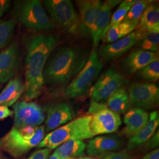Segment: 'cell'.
Segmentation results:
<instances>
[{
    "label": "cell",
    "mask_w": 159,
    "mask_h": 159,
    "mask_svg": "<svg viewBox=\"0 0 159 159\" xmlns=\"http://www.w3.org/2000/svg\"><path fill=\"white\" fill-rule=\"evenodd\" d=\"M58 43L57 37L40 34L27 44L24 97L26 102L38 98L44 84V70L47 60Z\"/></svg>",
    "instance_id": "cell-1"
},
{
    "label": "cell",
    "mask_w": 159,
    "mask_h": 159,
    "mask_svg": "<svg viewBox=\"0 0 159 159\" xmlns=\"http://www.w3.org/2000/svg\"><path fill=\"white\" fill-rule=\"evenodd\" d=\"M87 55L81 49L66 47L52 58L44 70V82L57 85L78 74L87 61Z\"/></svg>",
    "instance_id": "cell-2"
},
{
    "label": "cell",
    "mask_w": 159,
    "mask_h": 159,
    "mask_svg": "<svg viewBox=\"0 0 159 159\" xmlns=\"http://www.w3.org/2000/svg\"><path fill=\"white\" fill-rule=\"evenodd\" d=\"M91 116H83L51 131L43 138L38 148L54 149L70 140H83L94 136L90 129Z\"/></svg>",
    "instance_id": "cell-3"
},
{
    "label": "cell",
    "mask_w": 159,
    "mask_h": 159,
    "mask_svg": "<svg viewBox=\"0 0 159 159\" xmlns=\"http://www.w3.org/2000/svg\"><path fill=\"white\" fill-rule=\"evenodd\" d=\"M102 67L97 51L93 50L84 67L66 88L64 92L65 96L74 98L85 94L99 75Z\"/></svg>",
    "instance_id": "cell-4"
},
{
    "label": "cell",
    "mask_w": 159,
    "mask_h": 159,
    "mask_svg": "<svg viewBox=\"0 0 159 159\" xmlns=\"http://www.w3.org/2000/svg\"><path fill=\"white\" fill-rule=\"evenodd\" d=\"M44 4L54 23L70 34L80 31V18L70 0H46Z\"/></svg>",
    "instance_id": "cell-5"
},
{
    "label": "cell",
    "mask_w": 159,
    "mask_h": 159,
    "mask_svg": "<svg viewBox=\"0 0 159 159\" xmlns=\"http://www.w3.org/2000/svg\"><path fill=\"white\" fill-rule=\"evenodd\" d=\"M45 126L37 127L31 139H27L13 127L4 137L2 139V149L14 157H18L27 153L29 150L38 146L44 137Z\"/></svg>",
    "instance_id": "cell-6"
},
{
    "label": "cell",
    "mask_w": 159,
    "mask_h": 159,
    "mask_svg": "<svg viewBox=\"0 0 159 159\" xmlns=\"http://www.w3.org/2000/svg\"><path fill=\"white\" fill-rule=\"evenodd\" d=\"M18 18L19 21L30 30L43 31L54 29L53 23L38 0L24 1L18 9Z\"/></svg>",
    "instance_id": "cell-7"
},
{
    "label": "cell",
    "mask_w": 159,
    "mask_h": 159,
    "mask_svg": "<svg viewBox=\"0 0 159 159\" xmlns=\"http://www.w3.org/2000/svg\"><path fill=\"white\" fill-rule=\"evenodd\" d=\"M14 127L20 129L26 126L37 127L46 119L43 109L36 102L21 101L13 106Z\"/></svg>",
    "instance_id": "cell-8"
},
{
    "label": "cell",
    "mask_w": 159,
    "mask_h": 159,
    "mask_svg": "<svg viewBox=\"0 0 159 159\" xmlns=\"http://www.w3.org/2000/svg\"><path fill=\"white\" fill-rule=\"evenodd\" d=\"M131 104L137 108L150 110L156 107L159 102V89L153 83H134L129 89Z\"/></svg>",
    "instance_id": "cell-9"
},
{
    "label": "cell",
    "mask_w": 159,
    "mask_h": 159,
    "mask_svg": "<svg viewBox=\"0 0 159 159\" xmlns=\"http://www.w3.org/2000/svg\"><path fill=\"white\" fill-rule=\"evenodd\" d=\"M125 83V79L113 68L103 72L91 89L93 101L99 102L108 98Z\"/></svg>",
    "instance_id": "cell-10"
},
{
    "label": "cell",
    "mask_w": 159,
    "mask_h": 159,
    "mask_svg": "<svg viewBox=\"0 0 159 159\" xmlns=\"http://www.w3.org/2000/svg\"><path fill=\"white\" fill-rule=\"evenodd\" d=\"M90 129L94 136L110 134L117 130L121 125L119 114L106 107L91 116Z\"/></svg>",
    "instance_id": "cell-11"
},
{
    "label": "cell",
    "mask_w": 159,
    "mask_h": 159,
    "mask_svg": "<svg viewBox=\"0 0 159 159\" xmlns=\"http://www.w3.org/2000/svg\"><path fill=\"white\" fill-rule=\"evenodd\" d=\"M145 33V32L136 29L135 31L125 37L108 45L102 46L100 50V56L106 61L121 56L132 47L138 44Z\"/></svg>",
    "instance_id": "cell-12"
},
{
    "label": "cell",
    "mask_w": 159,
    "mask_h": 159,
    "mask_svg": "<svg viewBox=\"0 0 159 159\" xmlns=\"http://www.w3.org/2000/svg\"><path fill=\"white\" fill-rule=\"evenodd\" d=\"M121 2V1L120 0H108L102 2L90 33L94 48L98 46L102 32L108 25L111 17L112 10Z\"/></svg>",
    "instance_id": "cell-13"
},
{
    "label": "cell",
    "mask_w": 159,
    "mask_h": 159,
    "mask_svg": "<svg viewBox=\"0 0 159 159\" xmlns=\"http://www.w3.org/2000/svg\"><path fill=\"white\" fill-rule=\"evenodd\" d=\"M123 146V141L116 136H102L92 139L86 145L87 153L92 156H102L119 152Z\"/></svg>",
    "instance_id": "cell-14"
},
{
    "label": "cell",
    "mask_w": 159,
    "mask_h": 159,
    "mask_svg": "<svg viewBox=\"0 0 159 159\" xmlns=\"http://www.w3.org/2000/svg\"><path fill=\"white\" fill-rule=\"evenodd\" d=\"M77 4L80 14L79 31L83 35H90L102 2L99 0H84L77 1Z\"/></svg>",
    "instance_id": "cell-15"
},
{
    "label": "cell",
    "mask_w": 159,
    "mask_h": 159,
    "mask_svg": "<svg viewBox=\"0 0 159 159\" xmlns=\"http://www.w3.org/2000/svg\"><path fill=\"white\" fill-rule=\"evenodd\" d=\"M46 130L51 131L73 119L71 110L68 104L60 102L52 104L46 109Z\"/></svg>",
    "instance_id": "cell-16"
},
{
    "label": "cell",
    "mask_w": 159,
    "mask_h": 159,
    "mask_svg": "<svg viewBox=\"0 0 159 159\" xmlns=\"http://www.w3.org/2000/svg\"><path fill=\"white\" fill-rule=\"evenodd\" d=\"M18 48L16 41L0 53V83H6L14 75L18 66Z\"/></svg>",
    "instance_id": "cell-17"
},
{
    "label": "cell",
    "mask_w": 159,
    "mask_h": 159,
    "mask_svg": "<svg viewBox=\"0 0 159 159\" xmlns=\"http://www.w3.org/2000/svg\"><path fill=\"white\" fill-rule=\"evenodd\" d=\"M148 118L149 115L145 110L137 107L129 110L124 117L123 134L130 139L135 136L148 123Z\"/></svg>",
    "instance_id": "cell-18"
},
{
    "label": "cell",
    "mask_w": 159,
    "mask_h": 159,
    "mask_svg": "<svg viewBox=\"0 0 159 159\" xmlns=\"http://www.w3.org/2000/svg\"><path fill=\"white\" fill-rule=\"evenodd\" d=\"M158 59L156 52L139 50L131 52L123 62L125 70L130 73H135L147 67L148 64Z\"/></svg>",
    "instance_id": "cell-19"
},
{
    "label": "cell",
    "mask_w": 159,
    "mask_h": 159,
    "mask_svg": "<svg viewBox=\"0 0 159 159\" xmlns=\"http://www.w3.org/2000/svg\"><path fill=\"white\" fill-rule=\"evenodd\" d=\"M159 125V113L156 111L149 115L148 123L135 136L130 139L128 143V150H132L148 142V140L155 133Z\"/></svg>",
    "instance_id": "cell-20"
},
{
    "label": "cell",
    "mask_w": 159,
    "mask_h": 159,
    "mask_svg": "<svg viewBox=\"0 0 159 159\" xmlns=\"http://www.w3.org/2000/svg\"><path fill=\"white\" fill-rule=\"evenodd\" d=\"M136 29L145 33L159 30V8L156 3L152 2L145 8Z\"/></svg>",
    "instance_id": "cell-21"
},
{
    "label": "cell",
    "mask_w": 159,
    "mask_h": 159,
    "mask_svg": "<svg viewBox=\"0 0 159 159\" xmlns=\"http://www.w3.org/2000/svg\"><path fill=\"white\" fill-rule=\"evenodd\" d=\"M24 92V85L18 78L12 79L0 93V106H13Z\"/></svg>",
    "instance_id": "cell-22"
},
{
    "label": "cell",
    "mask_w": 159,
    "mask_h": 159,
    "mask_svg": "<svg viewBox=\"0 0 159 159\" xmlns=\"http://www.w3.org/2000/svg\"><path fill=\"white\" fill-rule=\"evenodd\" d=\"M86 144L82 140H70L58 146L54 153L62 159H75L83 157Z\"/></svg>",
    "instance_id": "cell-23"
},
{
    "label": "cell",
    "mask_w": 159,
    "mask_h": 159,
    "mask_svg": "<svg viewBox=\"0 0 159 159\" xmlns=\"http://www.w3.org/2000/svg\"><path fill=\"white\" fill-rule=\"evenodd\" d=\"M131 105L128 93L122 87L114 91L107 98V107L117 113H125Z\"/></svg>",
    "instance_id": "cell-24"
},
{
    "label": "cell",
    "mask_w": 159,
    "mask_h": 159,
    "mask_svg": "<svg viewBox=\"0 0 159 159\" xmlns=\"http://www.w3.org/2000/svg\"><path fill=\"white\" fill-rule=\"evenodd\" d=\"M136 29V27L121 21L108 30L103 41L108 44L112 43L131 34Z\"/></svg>",
    "instance_id": "cell-25"
},
{
    "label": "cell",
    "mask_w": 159,
    "mask_h": 159,
    "mask_svg": "<svg viewBox=\"0 0 159 159\" xmlns=\"http://www.w3.org/2000/svg\"><path fill=\"white\" fill-rule=\"evenodd\" d=\"M139 1V0H125L121 2L117 10L114 12L113 16H111L108 25L103 31L101 37V41L104 40L106 34L108 31V30L115 24L121 22L131 7Z\"/></svg>",
    "instance_id": "cell-26"
},
{
    "label": "cell",
    "mask_w": 159,
    "mask_h": 159,
    "mask_svg": "<svg viewBox=\"0 0 159 159\" xmlns=\"http://www.w3.org/2000/svg\"><path fill=\"white\" fill-rule=\"evenodd\" d=\"M152 2L151 0L139 1L134 6H132L127 13L122 22L130 24L135 27L138 25L143 12L147 6Z\"/></svg>",
    "instance_id": "cell-27"
},
{
    "label": "cell",
    "mask_w": 159,
    "mask_h": 159,
    "mask_svg": "<svg viewBox=\"0 0 159 159\" xmlns=\"http://www.w3.org/2000/svg\"><path fill=\"white\" fill-rule=\"evenodd\" d=\"M14 18L7 20H0V50L5 48L11 40L16 26Z\"/></svg>",
    "instance_id": "cell-28"
},
{
    "label": "cell",
    "mask_w": 159,
    "mask_h": 159,
    "mask_svg": "<svg viewBox=\"0 0 159 159\" xmlns=\"http://www.w3.org/2000/svg\"><path fill=\"white\" fill-rule=\"evenodd\" d=\"M138 44L141 50L149 52L158 51L159 30L146 32L142 40L138 43Z\"/></svg>",
    "instance_id": "cell-29"
},
{
    "label": "cell",
    "mask_w": 159,
    "mask_h": 159,
    "mask_svg": "<svg viewBox=\"0 0 159 159\" xmlns=\"http://www.w3.org/2000/svg\"><path fill=\"white\" fill-rule=\"evenodd\" d=\"M139 75L142 79L146 81L152 82L157 81L159 79V58L139 71Z\"/></svg>",
    "instance_id": "cell-30"
},
{
    "label": "cell",
    "mask_w": 159,
    "mask_h": 159,
    "mask_svg": "<svg viewBox=\"0 0 159 159\" xmlns=\"http://www.w3.org/2000/svg\"><path fill=\"white\" fill-rule=\"evenodd\" d=\"M100 159H132V157L127 150H123L104 155Z\"/></svg>",
    "instance_id": "cell-31"
},
{
    "label": "cell",
    "mask_w": 159,
    "mask_h": 159,
    "mask_svg": "<svg viewBox=\"0 0 159 159\" xmlns=\"http://www.w3.org/2000/svg\"><path fill=\"white\" fill-rule=\"evenodd\" d=\"M51 150L47 148H41L35 151L30 156L28 159H48Z\"/></svg>",
    "instance_id": "cell-32"
},
{
    "label": "cell",
    "mask_w": 159,
    "mask_h": 159,
    "mask_svg": "<svg viewBox=\"0 0 159 159\" xmlns=\"http://www.w3.org/2000/svg\"><path fill=\"white\" fill-rule=\"evenodd\" d=\"M159 144V131L155 132L151 138H150L147 142L146 148L148 150H151L154 148H156Z\"/></svg>",
    "instance_id": "cell-33"
},
{
    "label": "cell",
    "mask_w": 159,
    "mask_h": 159,
    "mask_svg": "<svg viewBox=\"0 0 159 159\" xmlns=\"http://www.w3.org/2000/svg\"><path fill=\"white\" fill-rule=\"evenodd\" d=\"M13 111L8 107L0 106V120L5 119L13 115Z\"/></svg>",
    "instance_id": "cell-34"
},
{
    "label": "cell",
    "mask_w": 159,
    "mask_h": 159,
    "mask_svg": "<svg viewBox=\"0 0 159 159\" xmlns=\"http://www.w3.org/2000/svg\"><path fill=\"white\" fill-rule=\"evenodd\" d=\"M11 4V1L0 0V18L10 8Z\"/></svg>",
    "instance_id": "cell-35"
},
{
    "label": "cell",
    "mask_w": 159,
    "mask_h": 159,
    "mask_svg": "<svg viewBox=\"0 0 159 159\" xmlns=\"http://www.w3.org/2000/svg\"><path fill=\"white\" fill-rule=\"evenodd\" d=\"M142 159H159V150L158 148L146 154Z\"/></svg>",
    "instance_id": "cell-36"
},
{
    "label": "cell",
    "mask_w": 159,
    "mask_h": 159,
    "mask_svg": "<svg viewBox=\"0 0 159 159\" xmlns=\"http://www.w3.org/2000/svg\"><path fill=\"white\" fill-rule=\"evenodd\" d=\"M61 159V158H60L58 156H57V155L55 153L52 154L51 156H50V157H49V159Z\"/></svg>",
    "instance_id": "cell-37"
},
{
    "label": "cell",
    "mask_w": 159,
    "mask_h": 159,
    "mask_svg": "<svg viewBox=\"0 0 159 159\" xmlns=\"http://www.w3.org/2000/svg\"><path fill=\"white\" fill-rule=\"evenodd\" d=\"M92 159L91 157H79V158H77V159Z\"/></svg>",
    "instance_id": "cell-38"
},
{
    "label": "cell",
    "mask_w": 159,
    "mask_h": 159,
    "mask_svg": "<svg viewBox=\"0 0 159 159\" xmlns=\"http://www.w3.org/2000/svg\"><path fill=\"white\" fill-rule=\"evenodd\" d=\"M2 147V139H0V148Z\"/></svg>",
    "instance_id": "cell-39"
},
{
    "label": "cell",
    "mask_w": 159,
    "mask_h": 159,
    "mask_svg": "<svg viewBox=\"0 0 159 159\" xmlns=\"http://www.w3.org/2000/svg\"><path fill=\"white\" fill-rule=\"evenodd\" d=\"M0 159H5V158H4V157H0Z\"/></svg>",
    "instance_id": "cell-40"
},
{
    "label": "cell",
    "mask_w": 159,
    "mask_h": 159,
    "mask_svg": "<svg viewBox=\"0 0 159 159\" xmlns=\"http://www.w3.org/2000/svg\"><path fill=\"white\" fill-rule=\"evenodd\" d=\"M0 89H1V85H0Z\"/></svg>",
    "instance_id": "cell-41"
}]
</instances>
